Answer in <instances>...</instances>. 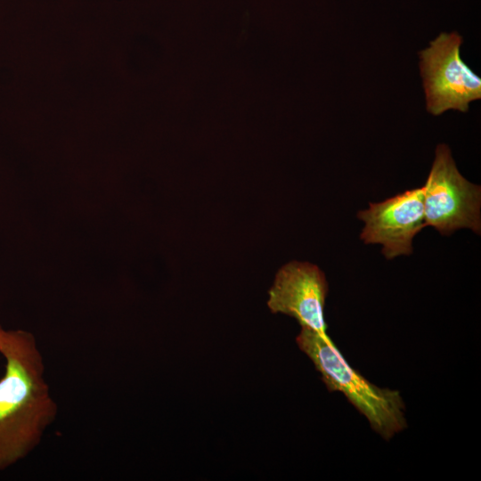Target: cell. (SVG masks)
Returning a JSON list of instances; mask_svg holds the SVG:
<instances>
[{
    "label": "cell",
    "instance_id": "1",
    "mask_svg": "<svg viewBox=\"0 0 481 481\" xmlns=\"http://www.w3.org/2000/svg\"><path fill=\"white\" fill-rule=\"evenodd\" d=\"M0 354L5 371L0 379V471L28 456L57 415V404L45 379L43 356L34 336L0 325Z\"/></svg>",
    "mask_w": 481,
    "mask_h": 481
},
{
    "label": "cell",
    "instance_id": "2",
    "mask_svg": "<svg viewBox=\"0 0 481 481\" xmlns=\"http://www.w3.org/2000/svg\"><path fill=\"white\" fill-rule=\"evenodd\" d=\"M296 342L314 363L327 389L342 393L383 439L389 440L407 428L400 392L367 380L349 365L328 335L302 328Z\"/></svg>",
    "mask_w": 481,
    "mask_h": 481
},
{
    "label": "cell",
    "instance_id": "3",
    "mask_svg": "<svg viewBox=\"0 0 481 481\" xmlns=\"http://www.w3.org/2000/svg\"><path fill=\"white\" fill-rule=\"evenodd\" d=\"M422 190L426 226L444 235L460 228L480 234V186L461 175L447 145H437Z\"/></svg>",
    "mask_w": 481,
    "mask_h": 481
},
{
    "label": "cell",
    "instance_id": "4",
    "mask_svg": "<svg viewBox=\"0 0 481 481\" xmlns=\"http://www.w3.org/2000/svg\"><path fill=\"white\" fill-rule=\"evenodd\" d=\"M461 43L458 32H443L419 53L427 110L433 115L467 112L469 102L481 98V78L461 58Z\"/></svg>",
    "mask_w": 481,
    "mask_h": 481
},
{
    "label": "cell",
    "instance_id": "5",
    "mask_svg": "<svg viewBox=\"0 0 481 481\" xmlns=\"http://www.w3.org/2000/svg\"><path fill=\"white\" fill-rule=\"evenodd\" d=\"M357 217L364 223L361 239L365 244H381L387 259L410 255L413 238L426 226L422 187L371 203Z\"/></svg>",
    "mask_w": 481,
    "mask_h": 481
},
{
    "label": "cell",
    "instance_id": "6",
    "mask_svg": "<svg viewBox=\"0 0 481 481\" xmlns=\"http://www.w3.org/2000/svg\"><path fill=\"white\" fill-rule=\"evenodd\" d=\"M328 289L325 275L317 265L292 261L276 273L267 306L272 313L289 315L302 328L326 336L324 306Z\"/></svg>",
    "mask_w": 481,
    "mask_h": 481
}]
</instances>
